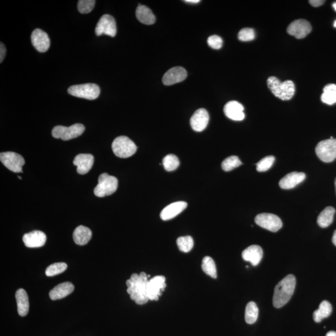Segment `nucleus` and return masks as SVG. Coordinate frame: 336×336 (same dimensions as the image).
<instances>
[{
  "label": "nucleus",
  "mask_w": 336,
  "mask_h": 336,
  "mask_svg": "<svg viewBox=\"0 0 336 336\" xmlns=\"http://www.w3.org/2000/svg\"><path fill=\"white\" fill-rule=\"evenodd\" d=\"M149 276L144 272L139 275L133 273L127 281V293L130 294L131 299L137 305H144L149 301L147 296V284Z\"/></svg>",
  "instance_id": "f257e3e1"
},
{
  "label": "nucleus",
  "mask_w": 336,
  "mask_h": 336,
  "mask_svg": "<svg viewBox=\"0 0 336 336\" xmlns=\"http://www.w3.org/2000/svg\"><path fill=\"white\" fill-rule=\"evenodd\" d=\"M296 280L293 275H288L276 285L273 297V305L280 308L290 301L295 290Z\"/></svg>",
  "instance_id": "f03ea898"
},
{
  "label": "nucleus",
  "mask_w": 336,
  "mask_h": 336,
  "mask_svg": "<svg viewBox=\"0 0 336 336\" xmlns=\"http://www.w3.org/2000/svg\"><path fill=\"white\" fill-rule=\"evenodd\" d=\"M267 85L270 91L276 97L282 100H289L294 96L295 85L291 80L280 82L276 77H270Z\"/></svg>",
  "instance_id": "7ed1b4c3"
},
{
  "label": "nucleus",
  "mask_w": 336,
  "mask_h": 336,
  "mask_svg": "<svg viewBox=\"0 0 336 336\" xmlns=\"http://www.w3.org/2000/svg\"><path fill=\"white\" fill-rule=\"evenodd\" d=\"M112 148L115 155L121 158L132 156L137 150L135 143L126 136L116 138L112 143Z\"/></svg>",
  "instance_id": "20e7f679"
},
{
  "label": "nucleus",
  "mask_w": 336,
  "mask_h": 336,
  "mask_svg": "<svg viewBox=\"0 0 336 336\" xmlns=\"http://www.w3.org/2000/svg\"><path fill=\"white\" fill-rule=\"evenodd\" d=\"M118 188V180L107 173H103L99 178V183L95 187L94 194L99 198L114 194Z\"/></svg>",
  "instance_id": "39448f33"
},
{
  "label": "nucleus",
  "mask_w": 336,
  "mask_h": 336,
  "mask_svg": "<svg viewBox=\"0 0 336 336\" xmlns=\"http://www.w3.org/2000/svg\"><path fill=\"white\" fill-rule=\"evenodd\" d=\"M68 93L74 97L92 100L99 97L100 89L99 85L89 83L71 86L68 89Z\"/></svg>",
  "instance_id": "423d86ee"
},
{
  "label": "nucleus",
  "mask_w": 336,
  "mask_h": 336,
  "mask_svg": "<svg viewBox=\"0 0 336 336\" xmlns=\"http://www.w3.org/2000/svg\"><path fill=\"white\" fill-rule=\"evenodd\" d=\"M85 127L84 125L76 123L67 127L64 126H56L52 131V135L54 138H60L64 141L70 140L74 138L79 137L84 132Z\"/></svg>",
  "instance_id": "0eeeda50"
},
{
  "label": "nucleus",
  "mask_w": 336,
  "mask_h": 336,
  "mask_svg": "<svg viewBox=\"0 0 336 336\" xmlns=\"http://www.w3.org/2000/svg\"><path fill=\"white\" fill-rule=\"evenodd\" d=\"M316 153L325 163H331L336 159V139L321 141L316 147Z\"/></svg>",
  "instance_id": "6e6552de"
},
{
  "label": "nucleus",
  "mask_w": 336,
  "mask_h": 336,
  "mask_svg": "<svg viewBox=\"0 0 336 336\" xmlns=\"http://www.w3.org/2000/svg\"><path fill=\"white\" fill-rule=\"evenodd\" d=\"M255 222L260 227L272 233L278 231L283 226L281 220L273 214L263 213L258 214L255 219Z\"/></svg>",
  "instance_id": "1a4fd4ad"
},
{
  "label": "nucleus",
  "mask_w": 336,
  "mask_h": 336,
  "mask_svg": "<svg viewBox=\"0 0 336 336\" xmlns=\"http://www.w3.org/2000/svg\"><path fill=\"white\" fill-rule=\"evenodd\" d=\"M0 160L6 168L14 172H22L25 161L20 154L14 152L0 154Z\"/></svg>",
  "instance_id": "9d476101"
},
{
  "label": "nucleus",
  "mask_w": 336,
  "mask_h": 336,
  "mask_svg": "<svg viewBox=\"0 0 336 336\" xmlns=\"http://www.w3.org/2000/svg\"><path fill=\"white\" fill-rule=\"evenodd\" d=\"M117 24L114 17L109 14H104L98 22L96 34L98 37L105 34L114 38L117 34Z\"/></svg>",
  "instance_id": "9b49d317"
},
{
  "label": "nucleus",
  "mask_w": 336,
  "mask_h": 336,
  "mask_svg": "<svg viewBox=\"0 0 336 336\" xmlns=\"http://www.w3.org/2000/svg\"><path fill=\"white\" fill-rule=\"evenodd\" d=\"M166 287V278L163 276H156L149 279L147 284V296L149 300L156 301L162 295Z\"/></svg>",
  "instance_id": "f8f14e48"
},
{
  "label": "nucleus",
  "mask_w": 336,
  "mask_h": 336,
  "mask_svg": "<svg viewBox=\"0 0 336 336\" xmlns=\"http://www.w3.org/2000/svg\"><path fill=\"white\" fill-rule=\"evenodd\" d=\"M312 27L310 23L305 20L300 19L294 21L288 26V34L297 39H303L310 33Z\"/></svg>",
  "instance_id": "ddd939ff"
},
{
  "label": "nucleus",
  "mask_w": 336,
  "mask_h": 336,
  "mask_svg": "<svg viewBox=\"0 0 336 336\" xmlns=\"http://www.w3.org/2000/svg\"><path fill=\"white\" fill-rule=\"evenodd\" d=\"M31 43L40 52H45L49 49L50 40L48 35L41 29H36L31 34Z\"/></svg>",
  "instance_id": "4468645a"
},
{
  "label": "nucleus",
  "mask_w": 336,
  "mask_h": 336,
  "mask_svg": "<svg viewBox=\"0 0 336 336\" xmlns=\"http://www.w3.org/2000/svg\"><path fill=\"white\" fill-rule=\"evenodd\" d=\"M187 71L182 67L171 68L165 74L163 77V82L165 85L178 84L186 79Z\"/></svg>",
  "instance_id": "2eb2a0df"
},
{
  "label": "nucleus",
  "mask_w": 336,
  "mask_h": 336,
  "mask_svg": "<svg viewBox=\"0 0 336 336\" xmlns=\"http://www.w3.org/2000/svg\"><path fill=\"white\" fill-rule=\"evenodd\" d=\"M209 120V115L206 110L199 109L192 116L190 123L195 132H201L206 129Z\"/></svg>",
  "instance_id": "dca6fc26"
},
{
  "label": "nucleus",
  "mask_w": 336,
  "mask_h": 336,
  "mask_svg": "<svg viewBox=\"0 0 336 336\" xmlns=\"http://www.w3.org/2000/svg\"><path fill=\"white\" fill-rule=\"evenodd\" d=\"M243 111L244 107L237 101H230L225 104L224 108L226 117L234 121H242L245 118Z\"/></svg>",
  "instance_id": "f3484780"
},
{
  "label": "nucleus",
  "mask_w": 336,
  "mask_h": 336,
  "mask_svg": "<svg viewBox=\"0 0 336 336\" xmlns=\"http://www.w3.org/2000/svg\"><path fill=\"white\" fill-rule=\"evenodd\" d=\"M24 243L28 248L41 247L46 242V234L40 231H34L24 235Z\"/></svg>",
  "instance_id": "a211bd4d"
},
{
  "label": "nucleus",
  "mask_w": 336,
  "mask_h": 336,
  "mask_svg": "<svg viewBox=\"0 0 336 336\" xmlns=\"http://www.w3.org/2000/svg\"><path fill=\"white\" fill-rule=\"evenodd\" d=\"M94 157L91 154H79L74 159V165L77 166V171L80 174H85L93 166Z\"/></svg>",
  "instance_id": "6ab92c4d"
},
{
  "label": "nucleus",
  "mask_w": 336,
  "mask_h": 336,
  "mask_svg": "<svg viewBox=\"0 0 336 336\" xmlns=\"http://www.w3.org/2000/svg\"><path fill=\"white\" fill-rule=\"evenodd\" d=\"M187 206L186 202L179 201L166 206L160 214V218L163 221H169L179 215Z\"/></svg>",
  "instance_id": "aec40b11"
},
{
  "label": "nucleus",
  "mask_w": 336,
  "mask_h": 336,
  "mask_svg": "<svg viewBox=\"0 0 336 336\" xmlns=\"http://www.w3.org/2000/svg\"><path fill=\"white\" fill-rule=\"evenodd\" d=\"M304 172H291L279 181V185L284 189H290L298 185L305 180Z\"/></svg>",
  "instance_id": "412c9836"
},
{
  "label": "nucleus",
  "mask_w": 336,
  "mask_h": 336,
  "mask_svg": "<svg viewBox=\"0 0 336 336\" xmlns=\"http://www.w3.org/2000/svg\"><path fill=\"white\" fill-rule=\"evenodd\" d=\"M242 255L243 260L250 261L253 266H257L262 259L263 252L261 246L254 245L244 250Z\"/></svg>",
  "instance_id": "4be33fe9"
},
{
  "label": "nucleus",
  "mask_w": 336,
  "mask_h": 336,
  "mask_svg": "<svg viewBox=\"0 0 336 336\" xmlns=\"http://www.w3.org/2000/svg\"><path fill=\"white\" fill-rule=\"evenodd\" d=\"M74 290V286L70 282H64L57 285L50 291L49 297L52 300H58L69 295Z\"/></svg>",
  "instance_id": "5701e85b"
},
{
  "label": "nucleus",
  "mask_w": 336,
  "mask_h": 336,
  "mask_svg": "<svg viewBox=\"0 0 336 336\" xmlns=\"http://www.w3.org/2000/svg\"><path fill=\"white\" fill-rule=\"evenodd\" d=\"M16 299L17 306V312L21 316H25L29 312V303L28 294L26 291L20 288L16 291Z\"/></svg>",
  "instance_id": "b1692460"
},
{
  "label": "nucleus",
  "mask_w": 336,
  "mask_h": 336,
  "mask_svg": "<svg viewBox=\"0 0 336 336\" xmlns=\"http://www.w3.org/2000/svg\"><path fill=\"white\" fill-rule=\"evenodd\" d=\"M136 16L139 22L151 25L155 23L156 17L152 11L145 5H139L136 10Z\"/></svg>",
  "instance_id": "393cba45"
},
{
  "label": "nucleus",
  "mask_w": 336,
  "mask_h": 336,
  "mask_svg": "<svg viewBox=\"0 0 336 336\" xmlns=\"http://www.w3.org/2000/svg\"><path fill=\"white\" fill-rule=\"evenodd\" d=\"M92 231L85 226L80 225L77 227L73 234V239L76 244L85 245L91 239Z\"/></svg>",
  "instance_id": "a878e982"
},
{
  "label": "nucleus",
  "mask_w": 336,
  "mask_h": 336,
  "mask_svg": "<svg viewBox=\"0 0 336 336\" xmlns=\"http://www.w3.org/2000/svg\"><path fill=\"white\" fill-rule=\"evenodd\" d=\"M335 210L334 207H327L317 217V224L322 228L329 227L334 221V216Z\"/></svg>",
  "instance_id": "bb28decb"
},
{
  "label": "nucleus",
  "mask_w": 336,
  "mask_h": 336,
  "mask_svg": "<svg viewBox=\"0 0 336 336\" xmlns=\"http://www.w3.org/2000/svg\"><path fill=\"white\" fill-rule=\"evenodd\" d=\"M332 311L331 303L328 301L321 302L318 310L313 313V319L315 322L320 323L321 321L331 315Z\"/></svg>",
  "instance_id": "cd10ccee"
},
{
  "label": "nucleus",
  "mask_w": 336,
  "mask_h": 336,
  "mask_svg": "<svg viewBox=\"0 0 336 336\" xmlns=\"http://www.w3.org/2000/svg\"><path fill=\"white\" fill-rule=\"evenodd\" d=\"M323 103L328 105H333L336 103V85L330 84L325 86L323 93L321 97Z\"/></svg>",
  "instance_id": "c85d7f7f"
},
{
  "label": "nucleus",
  "mask_w": 336,
  "mask_h": 336,
  "mask_svg": "<svg viewBox=\"0 0 336 336\" xmlns=\"http://www.w3.org/2000/svg\"><path fill=\"white\" fill-rule=\"evenodd\" d=\"M258 308L256 303L251 302H249L246 306L245 320L246 323L249 325L256 322L258 316Z\"/></svg>",
  "instance_id": "c756f323"
},
{
  "label": "nucleus",
  "mask_w": 336,
  "mask_h": 336,
  "mask_svg": "<svg viewBox=\"0 0 336 336\" xmlns=\"http://www.w3.org/2000/svg\"><path fill=\"white\" fill-rule=\"evenodd\" d=\"M202 269L206 275L213 278H217V269L215 262L212 258L205 257L202 261Z\"/></svg>",
  "instance_id": "7c9ffc66"
},
{
  "label": "nucleus",
  "mask_w": 336,
  "mask_h": 336,
  "mask_svg": "<svg viewBox=\"0 0 336 336\" xmlns=\"http://www.w3.org/2000/svg\"><path fill=\"white\" fill-rule=\"evenodd\" d=\"M163 165L167 171H174L179 167L180 161L174 154H168L163 160Z\"/></svg>",
  "instance_id": "2f4dec72"
},
{
  "label": "nucleus",
  "mask_w": 336,
  "mask_h": 336,
  "mask_svg": "<svg viewBox=\"0 0 336 336\" xmlns=\"http://www.w3.org/2000/svg\"><path fill=\"white\" fill-rule=\"evenodd\" d=\"M242 165V163L241 162L239 157L231 156L223 161L222 163V168L223 170L228 172L233 170V169L239 167V166Z\"/></svg>",
  "instance_id": "473e14b6"
},
{
  "label": "nucleus",
  "mask_w": 336,
  "mask_h": 336,
  "mask_svg": "<svg viewBox=\"0 0 336 336\" xmlns=\"http://www.w3.org/2000/svg\"><path fill=\"white\" fill-rule=\"evenodd\" d=\"M177 245L180 251L187 253L193 248L194 240L191 236L181 237L177 239Z\"/></svg>",
  "instance_id": "72a5a7b5"
},
{
  "label": "nucleus",
  "mask_w": 336,
  "mask_h": 336,
  "mask_svg": "<svg viewBox=\"0 0 336 336\" xmlns=\"http://www.w3.org/2000/svg\"><path fill=\"white\" fill-rule=\"evenodd\" d=\"M67 269V264L65 263H55L47 268L46 275L47 276H56L63 273Z\"/></svg>",
  "instance_id": "f704fd0d"
},
{
  "label": "nucleus",
  "mask_w": 336,
  "mask_h": 336,
  "mask_svg": "<svg viewBox=\"0 0 336 336\" xmlns=\"http://www.w3.org/2000/svg\"><path fill=\"white\" fill-rule=\"evenodd\" d=\"M275 157L269 156L263 157L257 164V170L258 172H264L269 170L275 162Z\"/></svg>",
  "instance_id": "c9c22d12"
},
{
  "label": "nucleus",
  "mask_w": 336,
  "mask_h": 336,
  "mask_svg": "<svg viewBox=\"0 0 336 336\" xmlns=\"http://www.w3.org/2000/svg\"><path fill=\"white\" fill-rule=\"evenodd\" d=\"M96 2L95 0H79L77 8L81 14H88L94 10Z\"/></svg>",
  "instance_id": "e433bc0d"
},
{
  "label": "nucleus",
  "mask_w": 336,
  "mask_h": 336,
  "mask_svg": "<svg viewBox=\"0 0 336 336\" xmlns=\"http://www.w3.org/2000/svg\"><path fill=\"white\" fill-rule=\"evenodd\" d=\"M255 37V31L252 28H243L241 29L238 34V38L241 41L243 42H247V41H251L254 40Z\"/></svg>",
  "instance_id": "4c0bfd02"
},
{
  "label": "nucleus",
  "mask_w": 336,
  "mask_h": 336,
  "mask_svg": "<svg viewBox=\"0 0 336 336\" xmlns=\"http://www.w3.org/2000/svg\"><path fill=\"white\" fill-rule=\"evenodd\" d=\"M207 44L211 48L219 49L223 45V41L219 36L213 35L208 38Z\"/></svg>",
  "instance_id": "58836bf2"
},
{
  "label": "nucleus",
  "mask_w": 336,
  "mask_h": 336,
  "mask_svg": "<svg viewBox=\"0 0 336 336\" xmlns=\"http://www.w3.org/2000/svg\"><path fill=\"white\" fill-rule=\"evenodd\" d=\"M6 54H7V49L5 44L3 43L0 44V63H2L5 58Z\"/></svg>",
  "instance_id": "ea45409f"
},
{
  "label": "nucleus",
  "mask_w": 336,
  "mask_h": 336,
  "mask_svg": "<svg viewBox=\"0 0 336 336\" xmlns=\"http://www.w3.org/2000/svg\"><path fill=\"white\" fill-rule=\"evenodd\" d=\"M309 2H310V4L313 6V7H318L323 5L325 1H323V0H310Z\"/></svg>",
  "instance_id": "a19ab883"
},
{
  "label": "nucleus",
  "mask_w": 336,
  "mask_h": 336,
  "mask_svg": "<svg viewBox=\"0 0 336 336\" xmlns=\"http://www.w3.org/2000/svg\"><path fill=\"white\" fill-rule=\"evenodd\" d=\"M184 2L188 3V4H198L200 1L199 0H186Z\"/></svg>",
  "instance_id": "79ce46f5"
},
{
  "label": "nucleus",
  "mask_w": 336,
  "mask_h": 336,
  "mask_svg": "<svg viewBox=\"0 0 336 336\" xmlns=\"http://www.w3.org/2000/svg\"><path fill=\"white\" fill-rule=\"evenodd\" d=\"M332 240L333 243H334V245L336 246V230L334 231V234H333Z\"/></svg>",
  "instance_id": "37998d69"
},
{
  "label": "nucleus",
  "mask_w": 336,
  "mask_h": 336,
  "mask_svg": "<svg viewBox=\"0 0 336 336\" xmlns=\"http://www.w3.org/2000/svg\"><path fill=\"white\" fill-rule=\"evenodd\" d=\"M326 336H336V332L333 331H329L328 333H327Z\"/></svg>",
  "instance_id": "c03bdc74"
},
{
  "label": "nucleus",
  "mask_w": 336,
  "mask_h": 336,
  "mask_svg": "<svg viewBox=\"0 0 336 336\" xmlns=\"http://www.w3.org/2000/svg\"><path fill=\"white\" fill-rule=\"evenodd\" d=\"M332 7L334 9V10L336 11V2L334 3V4H332Z\"/></svg>",
  "instance_id": "a18cd8bd"
},
{
  "label": "nucleus",
  "mask_w": 336,
  "mask_h": 336,
  "mask_svg": "<svg viewBox=\"0 0 336 336\" xmlns=\"http://www.w3.org/2000/svg\"><path fill=\"white\" fill-rule=\"evenodd\" d=\"M334 26L335 27V28H336V21H335V22L334 23Z\"/></svg>",
  "instance_id": "49530a36"
},
{
  "label": "nucleus",
  "mask_w": 336,
  "mask_h": 336,
  "mask_svg": "<svg viewBox=\"0 0 336 336\" xmlns=\"http://www.w3.org/2000/svg\"><path fill=\"white\" fill-rule=\"evenodd\" d=\"M335 191H336V178H335Z\"/></svg>",
  "instance_id": "de8ad7c7"
},
{
  "label": "nucleus",
  "mask_w": 336,
  "mask_h": 336,
  "mask_svg": "<svg viewBox=\"0 0 336 336\" xmlns=\"http://www.w3.org/2000/svg\"><path fill=\"white\" fill-rule=\"evenodd\" d=\"M19 178L20 180H22V178L21 176H19Z\"/></svg>",
  "instance_id": "09e8293b"
}]
</instances>
